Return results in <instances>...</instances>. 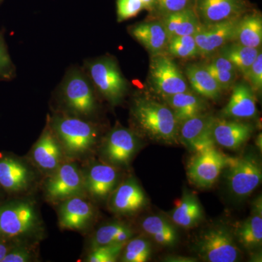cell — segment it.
<instances>
[{"label": "cell", "mask_w": 262, "mask_h": 262, "mask_svg": "<svg viewBox=\"0 0 262 262\" xmlns=\"http://www.w3.org/2000/svg\"><path fill=\"white\" fill-rule=\"evenodd\" d=\"M132 115L139 127L155 140L173 143L179 137L180 124L171 108L148 98H138Z\"/></svg>", "instance_id": "cell-1"}, {"label": "cell", "mask_w": 262, "mask_h": 262, "mask_svg": "<svg viewBox=\"0 0 262 262\" xmlns=\"http://www.w3.org/2000/svg\"><path fill=\"white\" fill-rule=\"evenodd\" d=\"M51 128L69 156H83L97 140V130L92 124L78 117L56 115L52 119Z\"/></svg>", "instance_id": "cell-2"}, {"label": "cell", "mask_w": 262, "mask_h": 262, "mask_svg": "<svg viewBox=\"0 0 262 262\" xmlns=\"http://www.w3.org/2000/svg\"><path fill=\"white\" fill-rule=\"evenodd\" d=\"M88 72L93 83L103 97L112 104H117L126 94L127 81L117 62L103 57L87 63Z\"/></svg>", "instance_id": "cell-3"}, {"label": "cell", "mask_w": 262, "mask_h": 262, "mask_svg": "<svg viewBox=\"0 0 262 262\" xmlns=\"http://www.w3.org/2000/svg\"><path fill=\"white\" fill-rule=\"evenodd\" d=\"M61 96L66 106L78 117H89L96 110V101L90 81L81 71H70L61 85Z\"/></svg>", "instance_id": "cell-4"}, {"label": "cell", "mask_w": 262, "mask_h": 262, "mask_svg": "<svg viewBox=\"0 0 262 262\" xmlns=\"http://www.w3.org/2000/svg\"><path fill=\"white\" fill-rule=\"evenodd\" d=\"M37 225V211L30 202H13L0 207L1 237L10 238L30 233Z\"/></svg>", "instance_id": "cell-5"}, {"label": "cell", "mask_w": 262, "mask_h": 262, "mask_svg": "<svg viewBox=\"0 0 262 262\" xmlns=\"http://www.w3.org/2000/svg\"><path fill=\"white\" fill-rule=\"evenodd\" d=\"M149 73L155 91L163 97L189 91L187 80L179 67L163 53L153 55Z\"/></svg>", "instance_id": "cell-6"}, {"label": "cell", "mask_w": 262, "mask_h": 262, "mask_svg": "<svg viewBox=\"0 0 262 262\" xmlns=\"http://www.w3.org/2000/svg\"><path fill=\"white\" fill-rule=\"evenodd\" d=\"M198 254L209 262H234L239 256L232 236L224 228H213L204 232L196 244Z\"/></svg>", "instance_id": "cell-7"}, {"label": "cell", "mask_w": 262, "mask_h": 262, "mask_svg": "<svg viewBox=\"0 0 262 262\" xmlns=\"http://www.w3.org/2000/svg\"><path fill=\"white\" fill-rule=\"evenodd\" d=\"M228 157L215 146L195 153L188 165L189 178L199 187H211L227 167Z\"/></svg>", "instance_id": "cell-8"}, {"label": "cell", "mask_w": 262, "mask_h": 262, "mask_svg": "<svg viewBox=\"0 0 262 262\" xmlns=\"http://www.w3.org/2000/svg\"><path fill=\"white\" fill-rule=\"evenodd\" d=\"M84 191L83 175L75 163L60 165L46 184V196L53 201L80 196Z\"/></svg>", "instance_id": "cell-9"}, {"label": "cell", "mask_w": 262, "mask_h": 262, "mask_svg": "<svg viewBox=\"0 0 262 262\" xmlns=\"http://www.w3.org/2000/svg\"><path fill=\"white\" fill-rule=\"evenodd\" d=\"M226 168L229 188L235 195H249L261 182V167L253 160L228 158Z\"/></svg>", "instance_id": "cell-10"}, {"label": "cell", "mask_w": 262, "mask_h": 262, "mask_svg": "<svg viewBox=\"0 0 262 262\" xmlns=\"http://www.w3.org/2000/svg\"><path fill=\"white\" fill-rule=\"evenodd\" d=\"M239 18L213 24H201L193 35L200 55L208 56L232 42Z\"/></svg>", "instance_id": "cell-11"}, {"label": "cell", "mask_w": 262, "mask_h": 262, "mask_svg": "<svg viewBox=\"0 0 262 262\" xmlns=\"http://www.w3.org/2000/svg\"><path fill=\"white\" fill-rule=\"evenodd\" d=\"M214 117L201 115L185 120L180 124L179 137L195 153L215 146L212 134Z\"/></svg>", "instance_id": "cell-12"}, {"label": "cell", "mask_w": 262, "mask_h": 262, "mask_svg": "<svg viewBox=\"0 0 262 262\" xmlns=\"http://www.w3.org/2000/svg\"><path fill=\"white\" fill-rule=\"evenodd\" d=\"M195 10L201 24H213L242 16L247 12L245 0H196Z\"/></svg>", "instance_id": "cell-13"}, {"label": "cell", "mask_w": 262, "mask_h": 262, "mask_svg": "<svg viewBox=\"0 0 262 262\" xmlns=\"http://www.w3.org/2000/svg\"><path fill=\"white\" fill-rule=\"evenodd\" d=\"M138 140L132 131L117 127L108 134L102 148L103 157L115 165H125L137 149Z\"/></svg>", "instance_id": "cell-14"}, {"label": "cell", "mask_w": 262, "mask_h": 262, "mask_svg": "<svg viewBox=\"0 0 262 262\" xmlns=\"http://www.w3.org/2000/svg\"><path fill=\"white\" fill-rule=\"evenodd\" d=\"M84 189L94 198L103 199L110 195L116 187L118 173L108 164L91 165L83 175Z\"/></svg>", "instance_id": "cell-15"}, {"label": "cell", "mask_w": 262, "mask_h": 262, "mask_svg": "<svg viewBox=\"0 0 262 262\" xmlns=\"http://www.w3.org/2000/svg\"><path fill=\"white\" fill-rule=\"evenodd\" d=\"M32 159L38 168L53 173L61 165L63 149L51 128L44 131L32 149Z\"/></svg>", "instance_id": "cell-16"}, {"label": "cell", "mask_w": 262, "mask_h": 262, "mask_svg": "<svg viewBox=\"0 0 262 262\" xmlns=\"http://www.w3.org/2000/svg\"><path fill=\"white\" fill-rule=\"evenodd\" d=\"M93 216L94 209L92 206L80 196L64 200L58 211L61 227L72 230L85 228L91 223Z\"/></svg>", "instance_id": "cell-17"}, {"label": "cell", "mask_w": 262, "mask_h": 262, "mask_svg": "<svg viewBox=\"0 0 262 262\" xmlns=\"http://www.w3.org/2000/svg\"><path fill=\"white\" fill-rule=\"evenodd\" d=\"M253 127L245 122L214 119L212 134L215 143L229 149H237L251 137Z\"/></svg>", "instance_id": "cell-18"}, {"label": "cell", "mask_w": 262, "mask_h": 262, "mask_svg": "<svg viewBox=\"0 0 262 262\" xmlns=\"http://www.w3.org/2000/svg\"><path fill=\"white\" fill-rule=\"evenodd\" d=\"M146 196L134 179H128L112 192L110 208L118 214H131L139 211L146 203Z\"/></svg>", "instance_id": "cell-19"}, {"label": "cell", "mask_w": 262, "mask_h": 262, "mask_svg": "<svg viewBox=\"0 0 262 262\" xmlns=\"http://www.w3.org/2000/svg\"><path fill=\"white\" fill-rule=\"evenodd\" d=\"M32 173L27 165L13 157L0 158V186L10 192H20L28 188Z\"/></svg>", "instance_id": "cell-20"}, {"label": "cell", "mask_w": 262, "mask_h": 262, "mask_svg": "<svg viewBox=\"0 0 262 262\" xmlns=\"http://www.w3.org/2000/svg\"><path fill=\"white\" fill-rule=\"evenodd\" d=\"M130 32L152 55L163 53L166 50L169 38L161 21L137 24L130 28Z\"/></svg>", "instance_id": "cell-21"}, {"label": "cell", "mask_w": 262, "mask_h": 262, "mask_svg": "<svg viewBox=\"0 0 262 262\" xmlns=\"http://www.w3.org/2000/svg\"><path fill=\"white\" fill-rule=\"evenodd\" d=\"M256 113V99L252 88L246 82H239L234 86L232 96L222 114L234 118H251L255 117Z\"/></svg>", "instance_id": "cell-22"}, {"label": "cell", "mask_w": 262, "mask_h": 262, "mask_svg": "<svg viewBox=\"0 0 262 262\" xmlns=\"http://www.w3.org/2000/svg\"><path fill=\"white\" fill-rule=\"evenodd\" d=\"M169 39L181 36L194 35L201 25L194 8L164 15L162 20Z\"/></svg>", "instance_id": "cell-23"}, {"label": "cell", "mask_w": 262, "mask_h": 262, "mask_svg": "<svg viewBox=\"0 0 262 262\" xmlns=\"http://www.w3.org/2000/svg\"><path fill=\"white\" fill-rule=\"evenodd\" d=\"M232 42L247 47L261 48L262 18L258 13L242 15L234 30Z\"/></svg>", "instance_id": "cell-24"}, {"label": "cell", "mask_w": 262, "mask_h": 262, "mask_svg": "<svg viewBox=\"0 0 262 262\" xmlns=\"http://www.w3.org/2000/svg\"><path fill=\"white\" fill-rule=\"evenodd\" d=\"M164 98L179 124L201 115L206 108L203 100L190 91Z\"/></svg>", "instance_id": "cell-25"}, {"label": "cell", "mask_w": 262, "mask_h": 262, "mask_svg": "<svg viewBox=\"0 0 262 262\" xmlns=\"http://www.w3.org/2000/svg\"><path fill=\"white\" fill-rule=\"evenodd\" d=\"M186 75L191 87L198 94L213 100L220 97L222 89L204 66L189 65Z\"/></svg>", "instance_id": "cell-26"}, {"label": "cell", "mask_w": 262, "mask_h": 262, "mask_svg": "<svg viewBox=\"0 0 262 262\" xmlns=\"http://www.w3.org/2000/svg\"><path fill=\"white\" fill-rule=\"evenodd\" d=\"M203 216V208L195 196L185 194L177 202L171 219L176 225L183 228H191L199 223Z\"/></svg>", "instance_id": "cell-27"}, {"label": "cell", "mask_w": 262, "mask_h": 262, "mask_svg": "<svg viewBox=\"0 0 262 262\" xmlns=\"http://www.w3.org/2000/svg\"><path fill=\"white\" fill-rule=\"evenodd\" d=\"M141 227L155 242L161 246H173L177 242V229L168 220L160 215L146 217L141 223Z\"/></svg>", "instance_id": "cell-28"}, {"label": "cell", "mask_w": 262, "mask_h": 262, "mask_svg": "<svg viewBox=\"0 0 262 262\" xmlns=\"http://www.w3.org/2000/svg\"><path fill=\"white\" fill-rule=\"evenodd\" d=\"M237 237L241 244L246 248H254L262 241L261 200L254 204L253 213L237 229Z\"/></svg>", "instance_id": "cell-29"}, {"label": "cell", "mask_w": 262, "mask_h": 262, "mask_svg": "<svg viewBox=\"0 0 262 262\" xmlns=\"http://www.w3.org/2000/svg\"><path fill=\"white\" fill-rule=\"evenodd\" d=\"M260 52V48L247 47L236 42L227 43L220 50V55L228 59L236 70L246 76Z\"/></svg>", "instance_id": "cell-30"}, {"label": "cell", "mask_w": 262, "mask_h": 262, "mask_svg": "<svg viewBox=\"0 0 262 262\" xmlns=\"http://www.w3.org/2000/svg\"><path fill=\"white\" fill-rule=\"evenodd\" d=\"M132 236V230L127 225L119 222L110 224L102 226L96 231L91 242V247L127 243Z\"/></svg>", "instance_id": "cell-31"}, {"label": "cell", "mask_w": 262, "mask_h": 262, "mask_svg": "<svg viewBox=\"0 0 262 262\" xmlns=\"http://www.w3.org/2000/svg\"><path fill=\"white\" fill-rule=\"evenodd\" d=\"M122 251V261L125 262H145L151 254V245L143 238L129 239Z\"/></svg>", "instance_id": "cell-32"}, {"label": "cell", "mask_w": 262, "mask_h": 262, "mask_svg": "<svg viewBox=\"0 0 262 262\" xmlns=\"http://www.w3.org/2000/svg\"><path fill=\"white\" fill-rule=\"evenodd\" d=\"M166 49L170 56L179 58H190L199 54L195 39L192 35L170 38Z\"/></svg>", "instance_id": "cell-33"}, {"label": "cell", "mask_w": 262, "mask_h": 262, "mask_svg": "<svg viewBox=\"0 0 262 262\" xmlns=\"http://www.w3.org/2000/svg\"><path fill=\"white\" fill-rule=\"evenodd\" d=\"M126 243L105 245L92 248L91 252L86 258L90 262H114L122 253Z\"/></svg>", "instance_id": "cell-34"}, {"label": "cell", "mask_w": 262, "mask_h": 262, "mask_svg": "<svg viewBox=\"0 0 262 262\" xmlns=\"http://www.w3.org/2000/svg\"><path fill=\"white\" fill-rule=\"evenodd\" d=\"M15 76V66L8 53L4 36L0 32V81L13 80Z\"/></svg>", "instance_id": "cell-35"}, {"label": "cell", "mask_w": 262, "mask_h": 262, "mask_svg": "<svg viewBox=\"0 0 262 262\" xmlns=\"http://www.w3.org/2000/svg\"><path fill=\"white\" fill-rule=\"evenodd\" d=\"M117 5L118 21L134 18L145 9L141 0H117Z\"/></svg>", "instance_id": "cell-36"}, {"label": "cell", "mask_w": 262, "mask_h": 262, "mask_svg": "<svg viewBox=\"0 0 262 262\" xmlns=\"http://www.w3.org/2000/svg\"><path fill=\"white\" fill-rule=\"evenodd\" d=\"M195 2L196 0H157L155 8L164 15L193 8Z\"/></svg>", "instance_id": "cell-37"}, {"label": "cell", "mask_w": 262, "mask_h": 262, "mask_svg": "<svg viewBox=\"0 0 262 262\" xmlns=\"http://www.w3.org/2000/svg\"><path fill=\"white\" fill-rule=\"evenodd\" d=\"M245 77L248 79L252 89L256 90L258 91H261L262 89L261 52H260L259 54L256 57V60L251 66Z\"/></svg>", "instance_id": "cell-38"}, {"label": "cell", "mask_w": 262, "mask_h": 262, "mask_svg": "<svg viewBox=\"0 0 262 262\" xmlns=\"http://www.w3.org/2000/svg\"><path fill=\"white\" fill-rule=\"evenodd\" d=\"M204 67L216 81L217 83L220 84L222 90L229 89L234 83L236 78V72L215 70L206 64Z\"/></svg>", "instance_id": "cell-39"}, {"label": "cell", "mask_w": 262, "mask_h": 262, "mask_svg": "<svg viewBox=\"0 0 262 262\" xmlns=\"http://www.w3.org/2000/svg\"><path fill=\"white\" fill-rule=\"evenodd\" d=\"M31 258V253L27 248H10L2 262H27L30 261Z\"/></svg>", "instance_id": "cell-40"}, {"label": "cell", "mask_w": 262, "mask_h": 262, "mask_svg": "<svg viewBox=\"0 0 262 262\" xmlns=\"http://www.w3.org/2000/svg\"><path fill=\"white\" fill-rule=\"evenodd\" d=\"M206 65L212 67V68H214L215 70L237 72L234 66L228 59L221 55L213 58L210 63H207Z\"/></svg>", "instance_id": "cell-41"}, {"label": "cell", "mask_w": 262, "mask_h": 262, "mask_svg": "<svg viewBox=\"0 0 262 262\" xmlns=\"http://www.w3.org/2000/svg\"><path fill=\"white\" fill-rule=\"evenodd\" d=\"M3 237L0 236V262L3 261L5 255L9 251L10 249L9 246L6 244V243L3 241Z\"/></svg>", "instance_id": "cell-42"}, {"label": "cell", "mask_w": 262, "mask_h": 262, "mask_svg": "<svg viewBox=\"0 0 262 262\" xmlns=\"http://www.w3.org/2000/svg\"><path fill=\"white\" fill-rule=\"evenodd\" d=\"M146 9L152 10L156 7L157 0H141Z\"/></svg>", "instance_id": "cell-43"}, {"label": "cell", "mask_w": 262, "mask_h": 262, "mask_svg": "<svg viewBox=\"0 0 262 262\" xmlns=\"http://www.w3.org/2000/svg\"><path fill=\"white\" fill-rule=\"evenodd\" d=\"M3 1H4V0H0V5H1L2 3H3Z\"/></svg>", "instance_id": "cell-44"}]
</instances>
